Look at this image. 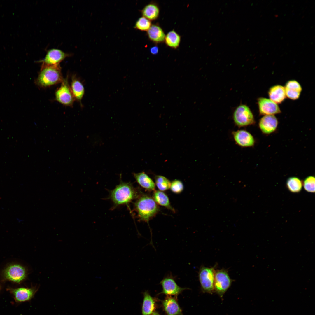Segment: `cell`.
I'll list each match as a JSON object with an SVG mask.
<instances>
[{
    "instance_id": "cell-1",
    "label": "cell",
    "mask_w": 315,
    "mask_h": 315,
    "mask_svg": "<svg viewBox=\"0 0 315 315\" xmlns=\"http://www.w3.org/2000/svg\"><path fill=\"white\" fill-rule=\"evenodd\" d=\"M134 206L139 220L147 223L156 215L159 210L158 204L153 198L144 194L139 195Z\"/></svg>"
},
{
    "instance_id": "cell-2",
    "label": "cell",
    "mask_w": 315,
    "mask_h": 315,
    "mask_svg": "<svg viewBox=\"0 0 315 315\" xmlns=\"http://www.w3.org/2000/svg\"><path fill=\"white\" fill-rule=\"evenodd\" d=\"M139 195L131 183L121 181L120 183L110 192V198L114 205L116 206L127 204L137 198Z\"/></svg>"
},
{
    "instance_id": "cell-3",
    "label": "cell",
    "mask_w": 315,
    "mask_h": 315,
    "mask_svg": "<svg viewBox=\"0 0 315 315\" xmlns=\"http://www.w3.org/2000/svg\"><path fill=\"white\" fill-rule=\"evenodd\" d=\"M63 79L60 65L42 64L36 83L40 87H47L62 82Z\"/></svg>"
},
{
    "instance_id": "cell-4",
    "label": "cell",
    "mask_w": 315,
    "mask_h": 315,
    "mask_svg": "<svg viewBox=\"0 0 315 315\" xmlns=\"http://www.w3.org/2000/svg\"><path fill=\"white\" fill-rule=\"evenodd\" d=\"M235 124L239 127L253 125L255 120L253 114L246 105L240 104L236 108L233 114Z\"/></svg>"
},
{
    "instance_id": "cell-5",
    "label": "cell",
    "mask_w": 315,
    "mask_h": 315,
    "mask_svg": "<svg viewBox=\"0 0 315 315\" xmlns=\"http://www.w3.org/2000/svg\"><path fill=\"white\" fill-rule=\"evenodd\" d=\"M215 270L213 267L201 266L198 272V278L203 292L212 294L214 292V279Z\"/></svg>"
},
{
    "instance_id": "cell-6",
    "label": "cell",
    "mask_w": 315,
    "mask_h": 315,
    "mask_svg": "<svg viewBox=\"0 0 315 315\" xmlns=\"http://www.w3.org/2000/svg\"><path fill=\"white\" fill-rule=\"evenodd\" d=\"M232 280L227 271L222 269L215 271L214 279V291L221 298L230 286Z\"/></svg>"
},
{
    "instance_id": "cell-7",
    "label": "cell",
    "mask_w": 315,
    "mask_h": 315,
    "mask_svg": "<svg viewBox=\"0 0 315 315\" xmlns=\"http://www.w3.org/2000/svg\"><path fill=\"white\" fill-rule=\"evenodd\" d=\"M162 288V291L159 294H163L167 296H174L177 298L178 296L184 290L188 288H182L176 284L174 277L171 273L164 277L160 282Z\"/></svg>"
},
{
    "instance_id": "cell-8",
    "label": "cell",
    "mask_w": 315,
    "mask_h": 315,
    "mask_svg": "<svg viewBox=\"0 0 315 315\" xmlns=\"http://www.w3.org/2000/svg\"><path fill=\"white\" fill-rule=\"evenodd\" d=\"M56 100L61 104L66 106H72L75 100L67 78L64 79L60 87L55 93Z\"/></svg>"
},
{
    "instance_id": "cell-9",
    "label": "cell",
    "mask_w": 315,
    "mask_h": 315,
    "mask_svg": "<svg viewBox=\"0 0 315 315\" xmlns=\"http://www.w3.org/2000/svg\"><path fill=\"white\" fill-rule=\"evenodd\" d=\"M4 275L7 279L19 283L26 277V273L24 267L18 264H13L9 266L4 270Z\"/></svg>"
},
{
    "instance_id": "cell-10",
    "label": "cell",
    "mask_w": 315,
    "mask_h": 315,
    "mask_svg": "<svg viewBox=\"0 0 315 315\" xmlns=\"http://www.w3.org/2000/svg\"><path fill=\"white\" fill-rule=\"evenodd\" d=\"M257 103L260 115H274L281 112L277 104L270 99L262 97L259 98L257 100Z\"/></svg>"
},
{
    "instance_id": "cell-11",
    "label": "cell",
    "mask_w": 315,
    "mask_h": 315,
    "mask_svg": "<svg viewBox=\"0 0 315 315\" xmlns=\"http://www.w3.org/2000/svg\"><path fill=\"white\" fill-rule=\"evenodd\" d=\"M70 55L57 49H52L47 52L45 57L38 61L42 64L47 65H59L60 63Z\"/></svg>"
},
{
    "instance_id": "cell-12",
    "label": "cell",
    "mask_w": 315,
    "mask_h": 315,
    "mask_svg": "<svg viewBox=\"0 0 315 315\" xmlns=\"http://www.w3.org/2000/svg\"><path fill=\"white\" fill-rule=\"evenodd\" d=\"M13 295L16 302H18L28 301L34 296L37 290L36 287L26 288L21 287L17 288L8 289Z\"/></svg>"
},
{
    "instance_id": "cell-13",
    "label": "cell",
    "mask_w": 315,
    "mask_h": 315,
    "mask_svg": "<svg viewBox=\"0 0 315 315\" xmlns=\"http://www.w3.org/2000/svg\"><path fill=\"white\" fill-rule=\"evenodd\" d=\"M232 134L236 143L242 147H251L254 145L255 140L252 134L243 130L233 131Z\"/></svg>"
},
{
    "instance_id": "cell-14",
    "label": "cell",
    "mask_w": 315,
    "mask_h": 315,
    "mask_svg": "<svg viewBox=\"0 0 315 315\" xmlns=\"http://www.w3.org/2000/svg\"><path fill=\"white\" fill-rule=\"evenodd\" d=\"M177 298L167 296L161 301L162 306L166 315H183Z\"/></svg>"
},
{
    "instance_id": "cell-15",
    "label": "cell",
    "mask_w": 315,
    "mask_h": 315,
    "mask_svg": "<svg viewBox=\"0 0 315 315\" xmlns=\"http://www.w3.org/2000/svg\"><path fill=\"white\" fill-rule=\"evenodd\" d=\"M278 121L276 118L273 115H265L259 120V127L261 131L265 134H270L276 129Z\"/></svg>"
},
{
    "instance_id": "cell-16",
    "label": "cell",
    "mask_w": 315,
    "mask_h": 315,
    "mask_svg": "<svg viewBox=\"0 0 315 315\" xmlns=\"http://www.w3.org/2000/svg\"><path fill=\"white\" fill-rule=\"evenodd\" d=\"M284 87L286 97L288 98L295 100L299 98L302 88L297 81L294 80H289L286 83Z\"/></svg>"
},
{
    "instance_id": "cell-17",
    "label": "cell",
    "mask_w": 315,
    "mask_h": 315,
    "mask_svg": "<svg viewBox=\"0 0 315 315\" xmlns=\"http://www.w3.org/2000/svg\"><path fill=\"white\" fill-rule=\"evenodd\" d=\"M268 94L270 99L276 104L282 103L286 97L284 87L280 85H276L270 88Z\"/></svg>"
},
{
    "instance_id": "cell-18",
    "label": "cell",
    "mask_w": 315,
    "mask_h": 315,
    "mask_svg": "<svg viewBox=\"0 0 315 315\" xmlns=\"http://www.w3.org/2000/svg\"><path fill=\"white\" fill-rule=\"evenodd\" d=\"M143 294L144 298L142 307V315H151L155 312L156 301L148 291H145Z\"/></svg>"
},
{
    "instance_id": "cell-19",
    "label": "cell",
    "mask_w": 315,
    "mask_h": 315,
    "mask_svg": "<svg viewBox=\"0 0 315 315\" xmlns=\"http://www.w3.org/2000/svg\"><path fill=\"white\" fill-rule=\"evenodd\" d=\"M133 174L136 181L140 186L148 191L155 190V183L144 172Z\"/></svg>"
},
{
    "instance_id": "cell-20",
    "label": "cell",
    "mask_w": 315,
    "mask_h": 315,
    "mask_svg": "<svg viewBox=\"0 0 315 315\" xmlns=\"http://www.w3.org/2000/svg\"><path fill=\"white\" fill-rule=\"evenodd\" d=\"M149 39L155 43H159L164 41L165 35L162 28L159 26L153 24L147 31Z\"/></svg>"
},
{
    "instance_id": "cell-21",
    "label": "cell",
    "mask_w": 315,
    "mask_h": 315,
    "mask_svg": "<svg viewBox=\"0 0 315 315\" xmlns=\"http://www.w3.org/2000/svg\"><path fill=\"white\" fill-rule=\"evenodd\" d=\"M70 88L75 99L81 103L85 92L84 88L82 83L75 76L73 77Z\"/></svg>"
},
{
    "instance_id": "cell-22",
    "label": "cell",
    "mask_w": 315,
    "mask_h": 315,
    "mask_svg": "<svg viewBox=\"0 0 315 315\" xmlns=\"http://www.w3.org/2000/svg\"><path fill=\"white\" fill-rule=\"evenodd\" d=\"M153 197V199L158 204L175 212V210L170 204L168 197L164 192L161 191L155 190L154 191Z\"/></svg>"
},
{
    "instance_id": "cell-23",
    "label": "cell",
    "mask_w": 315,
    "mask_h": 315,
    "mask_svg": "<svg viewBox=\"0 0 315 315\" xmlns=\"http://www.w3.org/2000/svg\"><path fill=\"white\" fill-rule=\"evenodd\" d=\"M159 9L154 3H150L146 5L142 11L143 17L149 20H154L158 17L159 14Z\"/></svg>"
},
{
    "instance_id": "cell-24",
    "label": "cell",
    "mask_w": 315,
    "mask_h": 315,
    "mask_svg": "<svg viewBox=\"0 0 315 315\" xmlns=\"http://www.w3.org/2000/svg\"><path fill=\"white\" fill-rule=\"evenodd\" d=\"M180 41V36L174 30L167 33L164 40L167 46L174 49H176L178 47Z\"/></svg>"
},
{
    "instance_id": "cell-25",
    "label": "cell",
    "mask_w": 315,
    "mask_h": 315,
    "mask_svg": "<svg viewBox=\"0 0 315 315\" xmlns=\"http://www.w3.org/2000/svg\"><path fill=\"white\" fill-rule=\"evenodd\" d=\"M286 186L288 189L291 192L297 193L302 190V183L298 178L293 177L288 178L287 180Z\"/></svg>"
},
{
    "instance_id": "cell-26",
    "label": "cell",
    "mask_w": 315,
    "mask_h": 315,
    "mask_svg": "<svg viewBox=\"0 0 315 315\" xmlns=\"http://www.w3.org/2000/svg\"><path fill=\"white\" fill-rule=\"evenodd\" d=\"M155 179V184L160 191H164L170 188L171 183L166 177L161 175H156Z\"/></svg>"
},
{
    "instance_id": "cell-27",
    "label": "cell",
    "mask_w": 315,
    "mask_h": 315,
    "mask_svg": "<svg viewBox=\"0 0 315 315\" xmlns=\"http://www.w3.org/2000/svg\"><path fill=\"white\" fill-rule=\"evenodd\" d=\"M151 26L150 20L143 17L139 18L136 22L135 27L143 31H147Z\"/></svg>"
},
{
    "instance_id": "cell-28",
    "label": "cell",
    "mask_w": 315,
    "mask_h": 315,
    "mask_svg": "<svg viewBox=\"0 0 315 315\" xmlns=\"http://www.w3.org/2000/svg\"><path fill=\"white\" fill-rule=\"evenodd\" d=\"M315 179L314 176H309L304 180L303 186L304 190L310 193L315 192Z\"/></svg>"
},
{
    "instance_id": "cell-29",
    "label": "cell",
    "mask_w": 315,
    "mask_h": 315,
    "mask_svg": "<svg viewBox=\"0 0 315 315\" xmlns=\"http://www.w3.org/2000/svg\"><path fill=\"white\" fill-rule=\"evenodd\" d=\"M170 188L173 192L179 194L184 189V186L181 181L178 180H175L171 183Z\"/></svg>"
},
{
    "instance_id": "cell-30",
    "label": "cell",
    "mask_w": 315,
    "mask_h": 315,
    "mask_svg": "<svg viewBox=\"0 0 315 315\" xmlns=\"http://www.w3.org/2000/svg\"><path fill=\"white\" fill-rule=\"evenodd\" d=\"M150 53L153 55H156L158 52V48L157 46L151 47L150 49Z\"/></svg>"
},
{
    "instance_id": "cell-31",
    "label": "cell",
    "mask_w": 315,
    "mask_h": 315,
    "mask_svg": "<svg viewBox=\"0 0 315 315\" xmlns=\"http://www.w3.org/2000/svg\"><path fill=\"white\" fill-rule=\"evenodd\" d=\"M151 315H160L159 313L156 312H155Z\"/></svg>"
},
{
    "instance_id": "cell-32",
    "label": "cell",
    "mask_w": 315,
    "mask_h": 315,
    "mask_svg": "<svg viewBox=\"0 0 315 315\" xmlns=\"http://www.w3.org/2000/svg\"><path fill=\"white\" fill-rule=\"evenodd\" d=\"M211 44H212V43H209V46H211Z\"/></svg>"
}]
</instances>
